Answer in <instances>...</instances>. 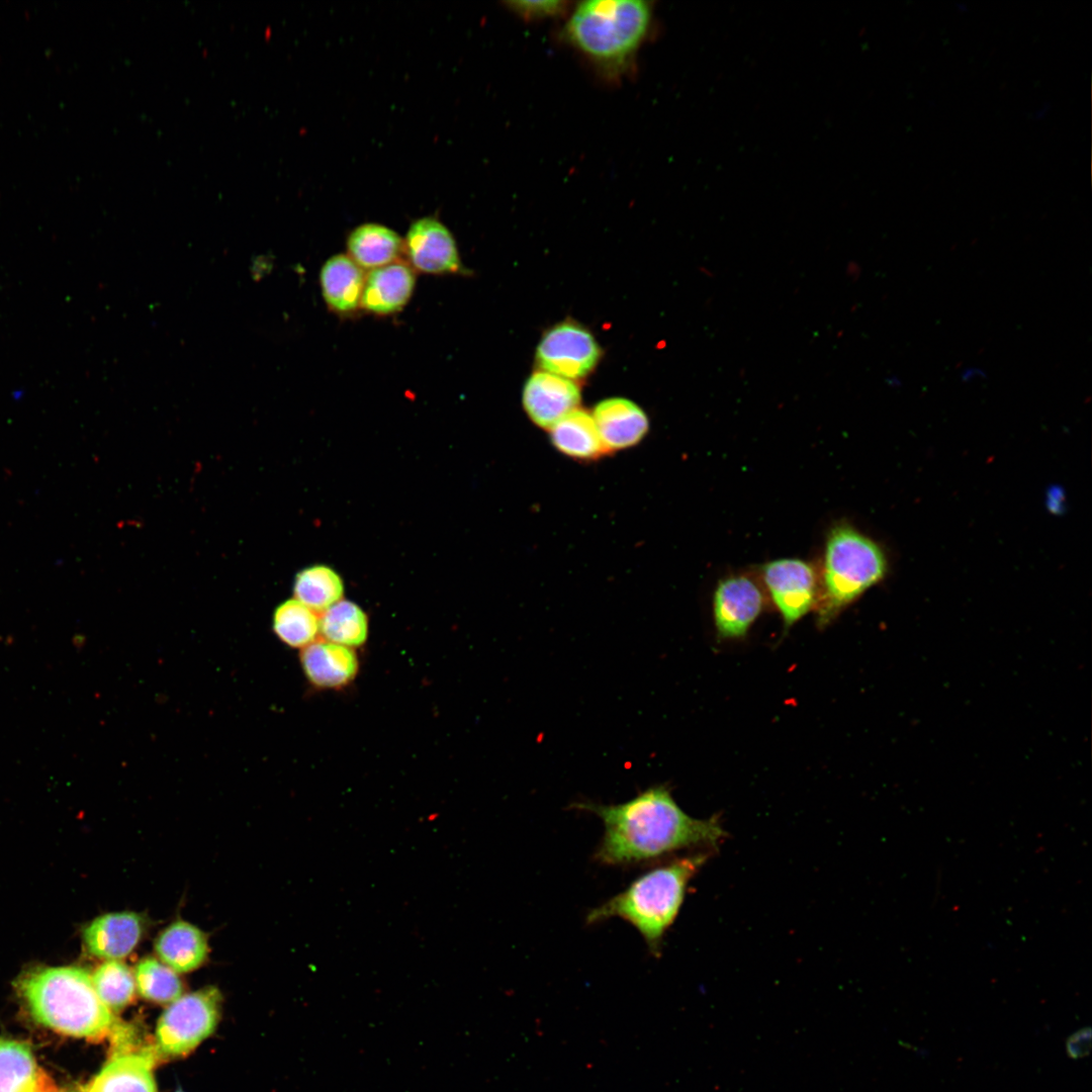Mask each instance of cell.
Wrapping results in <instances>:
<instances>
[{
    "mask_svg": "<svg viewBox=\"0 0 1092 1092\" xmlns=\"http://www.w3.org/2000/svg\"><path fill=\"white\" fill-rule=\"evenodd\" d=\"M766 605V594L752 574L721 578L713 594V618L721 639L744 637Z\"/></svg>",
    "mask_w": 1092,
    "mask_h": 1092,
    "instance_id": "ba28073f",
    "label": "cell"
},
{
    "mask_svg": "<svg viewBox=\"0 0 1092 1092\" xmlns=\"http://www.w3.org/2000/svg\"><path fill=\"white\" fill-rule=\"evenodd\" d=\"M573 807L602 820L604 835L595 858L609 866L648 861L691 846L716 845L726 835L716 818L688 815L664 785L650 787L621 804L578 802Z\"/></svg>",
    "mask_w": 1092,
    "mask_h": 1092,
    "instance_id": "6da1fadb",
    "label": "cell"
},
{
    "mask_svg": "<svg viewBox=\"0 0 1092 1092\" xmlns=\"http://www.w3.org/2000/svg\"><path fill=\"white\" fill-rule=\"evenodd\" d=\"M508 6L525 19H541L563 13L567 3L564 1H512L508 2Z\"/></svg>",
    "mask_w": 1092,
    "mask_h": 1092,
    "instance_id": "4316f807",
    "label": "cell"
},
{
    "mask_svg": "<svg viewBox=\"0 0 1092 1092\" xmlns=\"http://www.w3.org/2000/svg\"><path fill=\"white\" fill-rule=\"evenodd\" d=\"M366 272L347 254L329 258L320 271V285L327 306L339 315H351L361 308Z\"/></svg>",
    "mask_w": 1092,
    "mask_h": 1092,
    "instance_id": "9a60e30c",
    "label": "cell"
},
{
    "mask_svg": "<svg viewBox=\"0 0 1092 1092\" xmlns=\"http://www.w3.org/2000/svg\"><path fill=\"white\" fill-rule=\"evenodd\" d=\"M300 662L309 681L318 688L344 687L358 670L357 656L350 647L327 640L303 647Z\"/></svg>",
    "mask_w": 1092,
    "mask_h": 1092,
    "instance_id": "2e32d148",
    "label": "cell"
},
{
    "mask_svg": "<svg viewBox=\"0 0 1092 1092\" xmlns=\"http://www.w3.org/2000/svg\"><path fill=\"white\" fill-rule=\"evenodd\" d=\"M706 859L705 853H698L642 874L622 892L592 909L586 922L621 918L641 934L653 954H659L662 938L679 912L687 886Z\"/></svg>",
    "mask_w": 1092,
    "mask_h": 1092,
    "instance_id": "3957f363",
    "label": "cell"
},
{
    "mask_svg": "<svg viewBox=\"0 0 1092 1092\" xmlns=\"http://www.w3.org/2000/svg\"><path fill=\"white\" fill-rule=\"evenodd\" d=\"M650 22L651 7L644 1H584L569 17L565 36L602 69L616 74L639 49Z\"/></svg>",
    "mask_w": 1092,
    "mask_h": 1092,
    "instance_id": "5b68a950",
    "label": "cell"
},
{
    "mask_svg": "<svg viewBox=\"0 0 1092 1092\" xmlns=\"http://www.w3.org/2000/svg\"><path fill=\"white\" fill-rule=\"evenodd\" d=\"M53 1089L27 1044L0 1037V1092H52Z\"/></svg>",
    "mask_w": 1092,
    "mask_h": 1092,
    "instance_id": "ffe728a7",
    "label": "cell"
},
{
    "mask_svg": "<svg viewBox=\"0 0 1092 1092\" xmlns=\"http://www.w3.org/2000/svg\"><path fill=\"white\" fill-rule=\"evenodd\" d=\"M403 255L416 273L446 275L463 269L452 233L432 216L412 222L403 239Z\"/></svg>",
    "mask_w": 1092,
    "mask_h": 1092,
    "instance_id": "30bf717a",
    "label": "cell"
},
{
    "mask_svg": "<svg viewBox=\"0 0 1092 1092\" xmlns=\"http://www.w3.org/2000/svg\"><path fill=\"white\" fill-rule=\"evenodd\" d=\"M94 989L111 1011H120L132 1002L135 995L134 975L118 960L105 961L91 975Z\"/></svg>",
    "mask_w": 1092,
    "mask_h": 1092,
    "instance_id": "d4e9b609",
    "label": "cell"
},
{
    "mask_svg": "<svg viewBox=\"0 0 1092 1092\" xmlns=\"http://www.w3.org/2000/svg\"><path fill=\"white\" fill-rule=\"evenodd\" d=\"M416 281V271L401 260L367 271L361 309L378 316L397 313L410 301Z\"/></svg>",
    "mask_w": 1092,
    "mask_h": 1092,
    "instance_id": "7c38bea8",
    "label": "cell"
},
{
    "mask_svg": "<svg viewBox=\"0 0 1092 1092\" xmlns=\"http://www.w3.org/2000/svg\"><path fill=\"white\" fill-rule=\"evenodd\" d=\"M221 996L206 987L179 997L164 1011L156 1029L158 1051L167 1057L185 1056L214 1030Z\"/></svg>",
    "mask_w": 1092,
    "mask_h": 1092,
    "instance_id": "8992f818",
    "label": "cell"
},
{
    "mask_svg": "<svg viewBox=\"0 0 1092 1092\" xmlns=\"http://www.w3.org/2000/svg\"><path fill=\"white\" fill-rule=\"evenodd\" d=\"M295 600L315 613H323L341 601L344 583L341 576L327 565H313L302 569L295 577Z\"/></svg>",
    "mask_w": 1092,
    "mask_h": 1092,
    "instance_id": "7402d4cb",
    "label": "cell"
},
{
    "mask_svg": "<svg viewBox=\"0 0 1092 1092\" xmlns=\"http://www.w3.org/2000/svg\"><path fill=\"white\" fill-rule=\"evenodd\" d=\"M759 580L786 628L815 609L819 594L818 570L800 558H781L762 564Z\"/></svg>",
    "mask_w": 1092,
    "mask_h": 1092,
    "instance_id": "52a82bcc",
    "label": "cell"
},
{
    "mask_svg": "<svg viewBox=\"0 0 1092 1092\" xmlns=\"http://www.w3.org/2000/svg\"><path fill=\"white\" fill-rule=\"evenodd\" d=\"M145 919L134 912L108 913L95 918L83 932L87 951L106 961L128 956L140 942Z\"/></svg>",
    "mask_w": 1092,
    "mask_h": 1092,
    "instance_id": "4fadbf2b",
    "label": "cell"
},
{
    "mask_svg": "<svg viewBox=\"0 0 1092 1092\" xmlns=\"http://www.w3.org/2000/svg\"><path fill=\"white\" fill-rule=\"evenodd\" d=\"M347 251L360 268L370 271L398 261L403 255V239L386 225L366 222L350 232Z\"/></svg>",
    "mask_w": 1092,
    "mask_h": 1092,
    "instance_id": "ac0fdd59",
    "label": "cell"
},
{
    "mask_svg": "<svg viewBox=\"0 0 1092 1092\" xmlns=\"http://www.w3.org/2000/svg\"><path fill=\"white\" fill-rule=\"evenodd\" d=\"M320 632L327 641L346 647L360 646L368 636V619L358 605L341 600L323 612Z\"/></svg>",
    "mask_w": 1092,
    "mask_h": 1092,
    "instance_id": "603a6c76",
    "label": "cell"
},
{
    "mask_svg": "<svg viewBox=\"0 0 1092 1092\" xmlns=\"http://www.w3.org/2000/svg\"><path fill=\"white\" fill-rule=\"evenodd\" d=\"M150 1054H114L86 1092H157Z\"/></svg>",
    "mask_w": 1092,
    "mask_h": 1092,
    "instance_id": "e0dca14e",
    "label": "cell"
},
{
    "mask_svg": "<svg viewBox=\"0 0 1092 1092\" xmlns=\"http://www.w3.org/2000/svg\"><path fill=\"white\" fill-rule=\"evenodd\" d=\"M273 629L286 645L303 648L313 642L320 632V618L314 611L291 599L275 610Z\"/></svg>",
    "mask_w": 1092,
    "mask_h": 1092,
    "instance_id": "cb8c5ba5",
    "label": "cell"
},
{
    "mask_svg": "<svg viewBox=\"0 0 1092 1092\" xmlns=\"http://www.w3.org/2000/svg\"><path fill=\"white\" fill-rule=\"evenodd\" d=\"M17 990L32 1018L56 1032L97 1041L114 1030L112 1012L81 968L30 971L18 980Z\"/></svg>",
    "mask_w": 1092,
    "mask_h": 1092,
    "instance_id": "7a4b0ae2",
    "label": "cell"
},
{
    "mask_svg": "<svg viewBox=\"0 0 1092 1092\" xmlns=\"http://www.w3.org/2000/svg\"><path fill=\"white\" fill-rule=\"evenodd\" d=\"M1090 1030L1082 1029L1073 1034L1067 1041V1051L1072 1058L1085 1056L1090 1048Z\"/></svg>",
    "mask_w": 1092,
    "mask_h": 1092,
    "instance_id": "83f0119b",
    "label": "cell"
},
{
    "mask_svg": "<svg viewBox=\"0 0 1092 1092\" xmlns=\"http://www.w3.org/2000/svg\"><path fill=\"white\" fill-rule=\"evenodd\" d=\"M600 349L582 327L564 323L548 331L538 345L536 360L545 372L567 379L588 374L597 365Z\"/></svg>",
    "mask_w": 1092,
    "mask_h": 1092,
    "instance_id": "9c48e42d",
    "label": "cell"
},
{
    "mask_svg": "<svg viewBox=\"0 0 1092 1092\" xmlns=\"http://www.w3.org/2000/svg\"><path fill=\"white\" fill-rule=\"evenodd\" d=\"M592 416L609 453L635 446L649 428L645 413L633 401L622 397L599 402Z\"/></svg>",
    "mask_w": 1092,
    "mask_h": 1092,
    "instance_id": "5bb4252c",
    "label": "cell"
},
{
    "mask_svg": "<svg viewBox=\"0 0 1092 1092\" xmlns=\"http://www.w3.org/2000/svg\"><path fill=\"white\" fill-rule=\"evenodd\" d=\"M133 975L140 995L147 1000L169 1003L182 993V983L176 972L154 958L140 961Z\"/></svg>",
    "mask_w": 1092,
    "mask_h": 1092,
    "instance_id": "484cf974",
    "label": "cell"
},
{
    "mask_svg": "<svg viewBox=\"0 0 1092 1092\" xmlns=\"http://www.w3.org/2000/svg\"><path fill=\"white\" fill-rule=\"evenodd\" d=\"M550 441L560 453L578 461H594L609 453L593 416L579 408L550 428Z\"/></svg>",
    "mask_w": 1092,
    "mask_h": 1092,
    "instance_id": "44dd1931",
    "label": "cell"
},
{
    "mask_svg": "<svg viewBox=\"0 0 1092 1092\" xmlns=\"http://www.w3.org/2000/svg\"><path fill=\"white\" fill-rule=\"evenodd\" d=\"M579 401L580 391L573 381L548 372L534 373L523 391L528 417L543 429H550L576 410Z\"/></svg>",
    "mask_w": 1092,
    "mask_h": 1092,
    "instance_id": "8fae6325",
    "label": "cell"
},
{
    "mask_svg": "<svg viewBox=\"0 0 1092 1092\" xmlns=\"http://www.w3.org/2000/svg\"><path fill=\"white\" fill-rule=\"evenodd\" d=\"M887 558L881 546L847 523L828 531L818 570L817 623L826 626L843 609L884 578Z\"/></svg>",
    "mask_w": 1092,
    "mask_h": 1092,
    "instance_id": "277c9868",
    "label": "cell"
},
{
    "mask_svg": "<svg viewBox=\"0 0 1092 1092\" xmlns=\"http://www.w3.org/2000/svg\"><path fill=\"white\" fill-rule=\"evenodd\" d=\"M155 950L161 961L178 973L199 968L206 960L208 945L205 934L196 926L177 920L156 938Z\"/></svg>",
    "mask_w": 1092,
    "mask_h": 1092,
    "instance_id": "d6986e66",
    "label": "cell"
},
{
    "mask_svg": "<svg viewBox=\"0 0 1092 1092\" xmlns=\"http://www.w3.org/2000/svg\"><path fill=\"white\" fill-rule=\"evenodd\" d=\"M252 267V274L260 278L265 273H268V269L271 267V264L267 260V257L261 256L254 261Z\"/></svg>",
    "mask_w": 1092,
    "mask_h": 1092,
    "instance_id": "f1b7e54d",
    "label": "cell"
}]
</instances>
